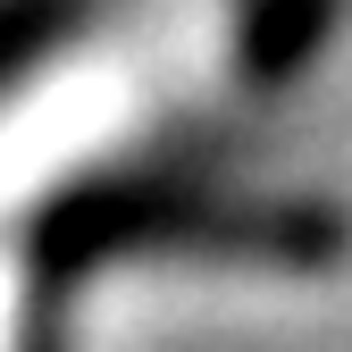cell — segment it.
Wrapping results in <instances>:
<instances>
[{
	"label": "cell",
	"mask_w": 352,
	"mask_h": 352,
	"mask_svg": "<svg viewBox=\"0 0 352 352\" xmlns=\"http://www.w3.org/2000/svg\"><path fill=\"white\" fill-rule=\"evenodd\" d=\"M101 252H235V260H336L344 227L327 210H252V201H109L59 235V260H101Z\"/></svg>",
	"instance_id": "6da1fadb"
},
{
	"label": "cell",
	"mask_w": 352,
	"mask_h": 352,
	"mask_svg": "<svg viewBox=\"0 0 352 352\" xmlns=\"http://www.w3.org/2000/svg\"><path fill=\"white\" fill-rule=\"evenodd\" d=\"M336 0H260L252 17V76H285L294 59H311V42L327 34Z\"/></svg>",
	"instance_id": "7a4b0ae2"
}]
</instances>
